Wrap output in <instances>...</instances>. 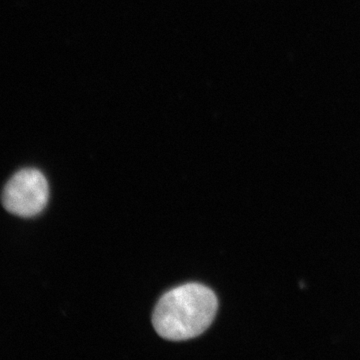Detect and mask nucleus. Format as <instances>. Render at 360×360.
Here are the masks:
<instances>
[{"label":"nucleus","instance_id":"1","mask_svg":"<svg viewBox=\"0 0 360 360\" xmlns=\"http://www.w3.org/2000/svg\"><path fill=\"white\" fill-rule=\"evenodd\" d=\"M219 309L217 295L200 283H187L168 291L156 304L153 323L167 340H191L210 328Z\"/></svg>","mask_w":360,"mask_h":360},{"label":"nucleus","instance_id":"2","mask_svg":"<svg viewBox=\"0 0 360 360\" xmlns=\"http://www.w3.org/2000/svg\"><path fill=\"white\" fill-rule=\"evenodd\" d=\"M49 198V182L42 172L26 168L13 175L2 193L7 212L20 217H32L44 210Z\"/></svg>","mask_w":360,"mask_h":360}]
</instances>
